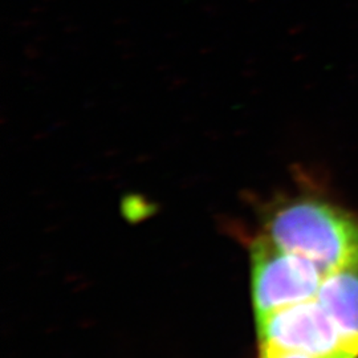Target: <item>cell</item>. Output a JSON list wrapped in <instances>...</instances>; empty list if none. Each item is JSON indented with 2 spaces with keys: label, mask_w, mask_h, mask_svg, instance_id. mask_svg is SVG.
Instances as JSON below:
<instances>
[{
  "label": "cell",
  "mask_w": 358,
  "mask_h": 358,
  "mask_svg": "<svg viewBox=\"0 0 358 358\" xmlns=\"http://www.w3.org/2000/svg\"><path fill=\"white\" fill-rule=\"evenodd\" d=\"M316 299L346 338L358 345V266L327 273Z\"/></svg>",
  "instance_id": "4"
},
{
  "label": "cell",
  "mask_w": 358,
  "mask_h": 358,
  "mask_svg": "<svg viewBox=\"0 0 358 358\" xmlns=\"http://www.w3.org/2000/svg\"><path fill=\"white\" fill-rule=\"evenodd\" d=\"M260 348L316 357L358 358V345L341 333L317 299L257 319Z\"/></svg>",
  "instance_id": "3"
},
{
  "label": "cell",
  "mask_w": 358,
  "mask_h": 358,
  "mask_svg": "<svg viewBox=\"0 0 358 358\" xmlns=\"http://www.w3.org/2000/svg\"><path fill=\"white\" fill-rule=\"evenodd\" d=\"M268 238L304 256L325 275L358 266V217L319 196L303 195L279 206L271 215Z\"/></svg>",
  "instance_id": "1"
},
{
  "label": "cell",
  "mask_w": 358,
  "mask_h": 358,
  "mask_svg": "<svg viewBox=\"0 0 358 358\" xmlns=\"http://www.w3.org/2000/svg\"><path fill=\"white\" fill-rule=\"evenodd\" d=\"M260 358H325L316 357L310 355H304L299 352H285V350H276L268 348H260ZM346 358V357H337Z\"/></svg>",
  "instance_id": "5"
},
{
  "label": "cell",
  "mask_w": 358,
  "mask_h": 358,
  "mask_svg": "<svg viewBox=\"0 0 358 358\" xmlns=\"http://www.w3.org/2000/svg\"><path fill=\"white\" fill-rule=\"evenodd\" d=\"M325 272L304 256L287 251L268 236L252 248V294L256 317L316 299Z\"/></svg>",
  "instance_id": "2"
}]
</instances>
